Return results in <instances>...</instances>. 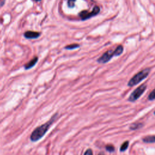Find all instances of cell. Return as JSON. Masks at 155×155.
Listing matches in <instances>:
<instances>
[{
	"instance_id": "cell-10",
	"label": "cell",
	"mask_w": 155,
	"mask_h": 155,
	"mask_svg": "<svg viewBox=\"0 0 155 155\" xmlns=\"http://www.w3.org/2000/svg\"><path fill=\"white\" fill-rule=\"evenodd\" d=\"M114 51L115 53V56H118L123 53L124 47L122 46H118Z\"/></svg>"
},
{
	"instance_id": "cell-19",
	"label": "cell",
	"mask_w": 155,
	"mask_h": 155,
	"mask_svg": "<svg viewBox=\"0 0 155 155\" xmlns=\"http://www.w3.org/2000/svg\"><path fill=\"white\" fill-rule=\"evenodd\" d=\"M154 115H155V111H154Z\"/></svg>"
},
{
	"instance_id": "cell-12",
	"label": "cell",
	"mask_w": 155,
	"mask_h": 155,
	"mask_svg": "<svg viewBox=\"0 0 155 155\" xmlns=\"http://www.w3.org/2000/svg\"><path fill=\"white\" fill-rule=\"evenodd\" d=\"M128 145H129V142L128 141H125V142H124L122 144V145H121V148H120V151H125L127 149V148L128 147Z\"/></svg>"
},
{
	"instance_id": "cell-7",
	"label": "cell",
	"mask_w": 155,
	"mask_h": 155,
	"mask_svg": "<svg viewBox=\"0 0 155 155\" xmlns=\"http://www.w3.org/2000/svg\"><path fill=\"white\" fill-rule=\"evenodd\" d=\"M38 60V57H35L33 59L30 60V62H29L27 64H26L25 65V66H24L25 70H29V69H32V67H33L35 65V64L37 63Z\"/></svg>"
},
{
	"instance_id": "cell-3",
	"label": "cell",
	"mask_w": 155,
	"mask_h": 155,
	"mask_svg": "<svg viewBox=\"0 0 155 155\" xmlns=\"http://www.w3.org/2000/svg\"><path fill=\"white\" fill-rule=\"evenodd\" d=\"M147 89V85L142 84L133 92L130 95L128 100L130 102H135L138 99Z\"/></svg>"
},
{
	"instance_id": "cell-15",
	"label": "cell",
	"mask_w": 155,
	"mask_h": 155,
	"mask_svg": "<svg viewBox=\"0 0 155 155\" xmlns=\"http://www.w3.org/2000/svg\"><path fill=\"white\" fill-rule=\"evenodd\" d=\"M75 1H76V0H68V1H67L68 6L70 8H73L75 5Z\"/></svg>"
},
{
	"instance_id": "cell-5",
	"label": "cell",
	"mask_w": 155,
	"mask_h": 155,
	"mask_svg": "<svg viewBox=\"0 0 155 155\" xmlns=\"http://www.w3.org/2000/svg\"><path fill=\"white\" fill-rule=\"evenodd\" d=\"M115 56V51L112 50H109L105 52L98 59L97 61L100 64H105L108 62L113 56Z\"/></svg>"
},
{
	"instance_id": "cell-18",
	"label": "cell",
	"mask_w": 155,
	"mask_h": 155,
	"mask_svg": "<svg viewBox=\"0 0 155 155\" xmlns=\"http://www.w3.org/2000/svg\"><path fill=\"white\" fill-rule=\"evenodd\" d=\"M98 155H104V153L101 152V153H99L98 154Z\"/></svg>"
},
{
	"instance_id": "cell-11",
	"label": "cell",
	"mask_w": 155,
	"mask_h": 155,
	"mask_svg": "<svg viewBox=\"0 0 155 155\" xmlns=\"http://www.w3.org/2000/svg\"><path fill=\"white\" fill-rule=\"evenodd\" d=\"M80 47V46L78 44H70V45H68L66 47H65V49L67 50H74L76 49H78Z\"/></svg>"
},
{
	"instance_id": "cell-6",
	"label": "cell",
	"mask_w": 155,
	"mask_h": 155,
	"mask_svg": "<svg viewBox=\"0 0 155 155\" xmlns=\"http://www.w3.org/2000/svg\"><path fill=\"white\" fill-rule=\"evenodd\" d=\"M41 33L34 31H27L24 33V36L27 39H36L39 37Z\"/></svg>"
},
{
	"instance_id": "cell-2",
	"label": "cell",
	"mask_w": 155,
	"mask_h": 155,
	"mask_svg": "<svg viewBox=\"0 0 155 155\" xmlns=\"http://www.w3.org/2000/svg\"><path fill=\"white\" fill-rule=\"evenodd\" d=\"M150 72V68H146L142 70V71L138 72L130 79V80L128 82V86L133 87V86H135V85H137L140 82H141L144 79H145L148 76Z\"/></svg>"
},
{
	"instance_id": "cell-17",
	"label": "cell",
	"mask_w": 155,
	"mask_h": 155,
	"mask_svg": "<svg viewBox=\"0 0 155 155\" xmlns=\"http://www.w3.org/2000/svg\"><path fill=\"white\" fill-rule=\"evenodd\" d=\"M33 1H35V2H39V1H40L41 0H33Z\"/></svg>"
},
{
	"instance_id": "cell-13",
	"label": "cell",
	"mask_w": 155,
	"mask_h": 155,
	"mask_svg": "<svg viewBox=\"0 0 155 155\" xmlns=\"http://www.w3.org/2000/svg\"><path fill=\"white\" fill-rule=\"evenodd\" d=\"M148 99L150 101H153L155 99V88L149 94L148 96Z\"/></svg>"
},
{
	"instance_id": "cell-8",
	"label": "cell",
	"mask_w": 155,
	"mask_h": 155,
	"mask_svg": "<svg viewBox=\"0 0 155 155\" xmlns=\"http://www.w3.org/2000/svg\"><path fill=\"white\" fill-rule=\"evenodd\" d=\"M143 142L145 143H154L155 142V135L147 136L142 138Z\"/></svg>"
},
{
	"instance_id": "cell-16",
	"label": "cell",
	"mask_w": 155,
	"mask_h": 155,
	"mask_svg": "<svg viewBox=\"0 0 155 155\" xmlns=\"http://www.w3.org/2000/svg\"><path fill=\"white\" fill-rule=\"evenodd\" d=\"M84 155H93V151L92 149L88 148L84 153Z\"/></svg>"
},
{
	"instance_id": "cell-1",
	"label": "cell",
	"mask_w": 155,
	"mask_h": 155,
	"mask_svg": "<svg viewBox=\"0 0 155 155\" xmlns=\"http://www.w3.org/2000/svg\"><path fill=\"white\" fill-rule=\"evenodd\" d=\"M58 116V113H56L54 114L52 118L46 123L36 127L33 131L32 133V134L30 137V139L32 142H36L41 139L44 135H46L47 131L50 128L51 125L53 124V122L56 121Z\"/></svg>"
},
{
	"instance_id": "cell-9",
	"label": "cell",
	"mask_w": 155,
	"mask_h": 155,
	"mask_svg": "<svg viewBox=\"0 0 155 155\" xmlns=\"http://www.w3.org/2000/svg\"><path fill=\"white\" fill-rule=\"evenodd\" d=\"M142 126H143L142 123H140V122L133 123L130 125V129L131 130H138V129L142 127Z\"/></svg>"
},
{
	"instance_id": "cell-14",
	"label": "cell",
	"mask_w": 155,
	"mask_h": 155,
	"mask_svg": "<svg viewBox=\"0 0 155 155\" xmlns=\"http://www.w3.org/2000/svg\"><path fill=\"white\" fill-rule=\"evenodd\" d=\"M105 149L108 152H113L115 151V147L112 145H107L105 146Z\"/></svg>"
},
{
	"instance_id": "cell-4",
	"label": "cell",
	"mask_w": 155,
	"mask_h": 155,
	"mask_svg": "<svg viewBox=\"0 0 155 155\" xmlns=\"http://www.w3.org/2000/svg\"><path fill=\"white\" fill-rule=\"evenodd\" d=\"M100 12V8L99 7L96 6L94 7L93 10L92 12H88L87 10H83L79 13V16L81 19V20L84 21L89 19L93 16H95L97 15Z\"/></svg>"
}]
</instances>
